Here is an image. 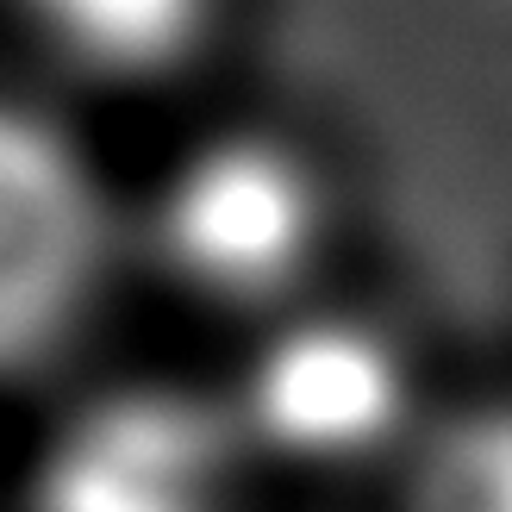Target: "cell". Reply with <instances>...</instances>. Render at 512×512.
Segmentation results:
<instances>
[{
  "label": "cell",
  "instance_id": "obj_6",
  "mask_svg": "<svg viewBox=\"0 0 512 512\" xmlns=\"http://www.w3.org/2000/svg\"><path fill=\"white\" fill-rule=\"evenodd\" d=\"M425 512H512V413L450 425L419 475Z\"/></svg>",
  "mask_w": 512,
  "mask_h": 512
},
{
  "label": "cell",
  "instance_id": "obj_2",
  "mask_svg": "<svg viewBox=\"0 0 512 512\" xmlns=\"http://www.w3.org/2000/svg\"><path fill=\"white\" fill-rule=\"evenodd\" d=\"M232 475L225 419L169 388L82 406L50 438L32 512H219Z\"/></svg>",
  "mask_w": 512,
  "mask_h": 512
},
{
  "label": "cell",
  "instance_id": "obj_4",
  "mask_svg": "<svg viewBox=\"0 0 512 512\" xmlns=\"http://www.w3.org/2000/svg\"><path fill=\"white\" fill-rule=\"evenodd\" d=\"M406 375L381 331L300 319L275 331L244 375V419L294 456H356L400 425Z\"/></svg>",
  "mask_w": 512,
  "mask_h": 512
},
{
  "label": "cell",
  "instance_id": "obj_1",
  "mask_svg": "<svg viewBox=\"0 0 512 512\" xmlns=\"http://www.w3.org/2000/svg\"><path fill=\"white\" fill-rule=\"evenodd\" d=\"M100 269V194L50 119L0 100V369L69 331Z\"/></svg>",
  "mask_w": 512,
  "mask_h": 512
},
{
  "label": "cell",
  "instance_id": "obj_3",
  "mask_svg": "<svg viewBox=\"0 0 512 512\" xmlns=\"http://www.w3.org/2000/svg\"><path fill=\"white\" fill-rule=\"evenodd\" d=\"M157 250L207 294H263L313 238V182L269 138H213L169 169Z\"/></svg>",
  "mask_w": 512,
  "mask_h": 512
},
{
  "label": "cell",
  "instance_id": "obj_5",
  "mask_svg": "<svg viewBox=\"0 0 512 512\" xmlns=\"http://www.w3.org/2000/svg\"><path fill=\"white\" fill-rule=\"evenodd\" d=\"M19 7L63 57L107 75H144L194 38L207 0H19Z\"/></svg>",
  "mask_w": 512,
  "mask_h": 512
}]
</instances>
